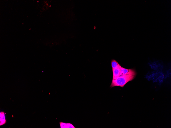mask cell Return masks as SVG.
<instances>
[{"label": "cell", "instance_id": "3957f363", "mask_svg": "<svg viewBox=\"0 0 171 128\" xmlns=\"http://www.w3.org/2000/svg\"><path fill=\"white\" fill-rule=\"evenodd\" d=\"M121 68L112 69L113 73V78L118 77L121 75Z\"/></svg>", "mask_w": 171, "mask_h": 128}, {"label": "cell", "instance_id": "6da1fadb", "mask_svg": "<svg viewBox=\"0 0 171 128\" xmlns=\"http://www.w3.org/2000/svg\"><path fill=\"white\" fill-rule=\"evenodd\" d=\"M136 74V72H135L131 74L121 75L119 77L113 78L111 87L119 86L123 87L127 83L132 81L134 79Z\"/></svg>", "mask_w": 171, "mask_h": 128}, {"label": "cell", "instance_id": "7a4b0ae2", "mask_svg": "<svg viewBox=\"0 0 171 128\" xmlns=\"http://www.w3.org/2000/svg\"><path fill=\"white\" fill-rule=\"evenodd\" d=\"M121 75H126L131 74L135 72L134 70L132 69H126L121 67Z\"/></svg>", "mask_w": 171, "mask_h": 128}, {"label": "cell", "instance_id": "277c9868", "mask_svg": "<svg viewBox=\"0 0 171 128\" xmlns=\"http://www.w3.org/2000/svg\"><path fill=\"white\" fill-rule=\"evenodd\" d=\"M61 128H75L73 124L70 123H64L62 122L60 123Z\"/></svg>", "mask_w": 171, "mask_h": 128}, {"label": "cell", "instance_id": "5b68a950", "mask_svg": "<svg viewBox=\"0 0 171 128\" xmlns=\"http://www.w3.org/2000/svg\"><path fill=\"white\" fill-rule=\"evenodd\" d=\"M111 65L112 69L120 68L121 67V65L115 60H113L111 61Z\"/></svg>", "mask_w": 171, "mask_h": 128}]
</instances>
